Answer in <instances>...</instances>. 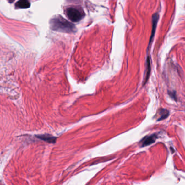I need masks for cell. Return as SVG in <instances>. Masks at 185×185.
I'll use <instances>...</instances> for the list:
<instances>
[{
    "label": "cell",
    "instance_id": "277c9868",
    "mask_svg": "<svg viewBox=\"0 0 185 185\" xmlns=\"http://www.w3.org/2000/svg\"><path fill=\"white\" fill-rule=\"evenodd\" d=\"M156 138H157V136L155 134H153L150 136H147L141 141V142H142L141 145L142 147L149 146V145L155 142Z\"/></svg>",
    "mask_w": 185,
    "mask_h": 185
},
{
    "label": "cell",
    "instance_id": "52a82bcc",
    "mask_svg": "<svg viewBox=\"0 0 185 185\" xmlns=\"http://www.w3.org/2000/svg\"><path fill=\"white\" fill-rule=\"evenodd\" d=\"M159 114L160 115V116L159 118V119H158V121L162 120L165 119V118H167L169 116L170 114H169V111H168L166 110V109H160V110Z\"/></svg>",
    "mask_w": 185,
    "mask_h": 185
},
{
    "label": "cell",
    "instance_id": "3957f363",
    "mask_svg": "<svg viewBox=\"0 0 185 185\" xmlns=\"http://www.w3.org/2000/svg\"><path fill=\"white\" fill-rule=\"evenodd\" d=\"M159 18V14H157V13H155L153 15V17H152V26H152V33H151V36H150L149 45H150L152 40L153 39L154 34L155 33L156 28V26H157V24H158Z\"/></svg>",
    "mask_w": 185,
    "mask_h": 185
},
{
    "label": "cell",
    "instance_id": "ba28073f",
    "mask_svg": "<svg viewBox=\"0 0 185 185\" xmlns=\"http://www.w3.org/2000/svg\"><path fill=\"white\" fill-rule=\"evenodd\" d=\"M150 70H151V67H150V57H148L147 59V73H146V77L145 78L146 81H144V84H146L147 81L148 80V78L150 77Z\"/></svg>",
    "mask_w": 185,
    "mask_h": 185
},
{
    "label": "cell",
    "instance_id": "6da1fadb",
    "mask_svg": "<svg viewBox=\"0 0 185 185\" xmlns=\"http://www.w3.org/2000/svg\"><path fill=\"white\" fill-rule=\"evenodd\" d=\"M50 25L52 30L58 32L73 33L75 31V28L73 24L60 16L52 19L50 22Z\"/></svg>",
    "mask_w": 185,
    "mask_h": 185
},
{
    "label": "cell",
    "instance_id": "8992f818",
    "mask_svg": "<svg viewBox=\"0 0 185 185\" xmlns=\"http://www.w3.org/2000/svg\"><path fill=\"white\" fill-rule=\"evenodd\" d=\"M16 7L21 9H26L29 8L30 4L27 0H20L19 1L15 4Z\"/></svg>",
    "mask_w": 185,
    "mask_h": 185
},
{
    "label": "cell",
    "instance_id": "5b68a950",
    "mask_svg": "<svg viewBox=\"0 0 185 185\" xmlns=\"http://www.w3.org/2000/svg\"><path fill=\"white\" fill-rule=\"evenodd\" d=\"M36 137L37 138L43 140L44 141L48 142V143H55V141H56V138L54 136H51L50 135H47V134L37 135H36Z\"/></svg>",
    "mask_w": 185,
    "mask_h": 185
},
{
    "label": "cell",
    "instance_id": "7a4b0ae2",
    "mask_svg": "<svg viewBox=\"0 0 185 185\" xmlns=\"http://www.w3.org/2000/svg\"><path fill=\"white\" fill-rule=\"evenodd\" d=\"M66 15L72 22L80 21L84 16V13L81 8L70 7L66 9Z\"/></svg>",
    "mask_w": 185,
    "mask_h": 185
}]
</instances>
